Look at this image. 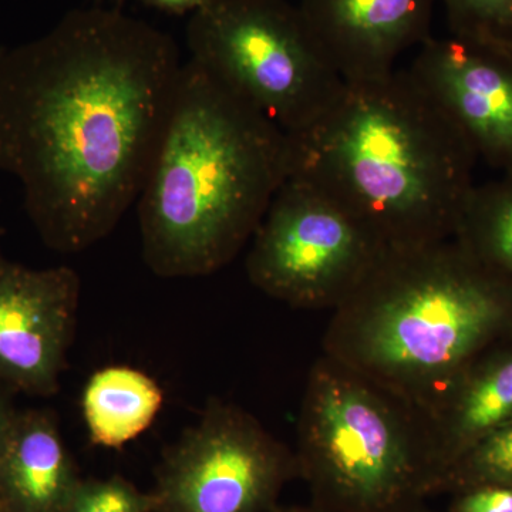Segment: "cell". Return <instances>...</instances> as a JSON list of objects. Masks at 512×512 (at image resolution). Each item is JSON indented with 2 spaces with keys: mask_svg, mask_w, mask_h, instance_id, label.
<instances>
[{
  "mask_svg": "<svg viewBox=\"0 0 512 512\" xmlns=\"http://www.w3.org/2000/svg\"><path fill=\"white\" fill-rule=\"evenodd\" d=\"M419 512H421V511H419Z\"/></svg>",
  "mask_w": 512,
  "mask_h": 512,
  "instance_id": "25",
  "label": "cell"
},
{
  "mask_svg": "<svg viewBox=\"0 0 512 512\" xmlns=\"http://www.w3.org/2000/svg\"><path fill=\"white\" fill-rule=\"evenodd\" d=\"M454 238L485 264L512 278V171L474 185Z\"/></svg>",
  "mask_w": 512,
  "mask_h": 512,
  "instance_id": "15",
  "label": "cell"
},
{
  "mask_svg": "<svg viewBox=\"0 0 512 512\" xmlns=\"http://www.w3.org/2000/svg\"><path fill=\"white\" fill-rule=\"evenodd\" d=\"M389 251L357 215L303 181L286 178L252 237L251 284L296 309H335Z\"/></svg>",
  "mask_w": 512,
  "mask_h": 512,
  "instance_id": "7",
  "label": "cell"
},
{
  "mask_svg": "<svg viewBox=\"0 0 512 512\" xmlns=\"http://www.w3.org/2000/svg\"><path fill=\"white\" fill-rule=\"evenodd\" d=\"M79 485L53 413L19 410L0 453L6 512H62Z\"/></svg>",
  "mask_w": 512,
  "mask_h": 512,
  "instance_id": "13",
  "label": "cell"
},
{
  "mask_svg": "<svg viewBox=\"0 0 512 512\" xmlns=\"http://www.w3.org/2000/svg\"><path fill=\"white\" fill-rule=\"evenodd\" d=\"M288 175V134L188 59L137 198L144 262L165 279L220 271Z\"/></svg>",
  "mask_w": 512,
  "mask_h": 512,
  "instance_id": "3",
  "label": "cell"
},
{
  "mask_svg": "<svg viewBox=\"0 0 512 512\" xmlns=\"http://www.w3.org/2000/svg\"><path fill=\"white\" fill-rule=\"evenodd\" d=\"M80 289V276L70 266L33 269L0 259V382L13 392H59Z\"/></svg>",
  "mask_w": 512,
  "mask_h": 512,
  "instance_id": "9",
  "label": "cell"
},
{
  "mask_svg": "<svg viewBox=\"0 0 512 512\" xmlns=\"http://www.w3.org/2000/svg\"><path fill=\"white\" fill-rule=\"evenodd\" d=\"M448 512H512V488L480 485L453 494Z\"/></svg>",
  "mask_w": 512,
  "mask_h": 512,
  "instance_id": "19",
  "label": "cell"
},
{
  "mask_svg": "<svg viewBox=\"0 0 512 512\" xmlns=\"http://www.w3.org/2000/svg\"><path fill=\"white\" fill-rule=\"evenodd\" d=\"M480 485L512 488V421L494 431L444 471L436 494H456Z\"/></svg>",
  "mask_w": 512,
  "mask_h": 512,
  "instance_id": "16",
  "label": "cell"
},
{
  "mask_svg": "<svg viewBox=\"0 0 512 512\" xmlns=\"http://www.w3.org/2000/svg\"><path fill=\"white\" fill-rule=\"evenodd\" d=\"M2 237H3V229H0V242H2ZM3 258V255H2V251H0V259Z\"/></svg>",
  "mask_w": 512,
  "mask_h": 512,
  "instance_id": "23",
  "label": "cell"
},
{
  "mask_svg": "<svg viewBox=\"0 0 512 512\" xmlns=\"http://www.w3.org/2000/svg\"><path fill=\"white\" fill-rule=\"evenodd\" d=\"M512 53V52H511Z\"/></svg>",
  "mask_w": 512,
  "mask_h": 512,
  "instance_id": "26",
  "label": "cell"
},
{
  "mask_svg": "<svg viewBox=\"0 0 512 512\" xmlns=\"http://www.w3.org/2000/svg\"><path fill=\"white\" fill-rule=\"evenodd\" d=\"M2 49H3V46H2V47H0V53H2Z\"/></svg>",
  "mask_w": 512,
  "mask_h": 512,
  "instance_id": "24",
  "label": "cell"
},
{
  "mask_svg": "<svg viewBox=\"0 0 512 512\" xmlns=\"http://www.w3.org/2000/svg\"><path fill=\"white\" fill-rule=\"evenodd\" d=\"M512 421V338L477 359L429 419L437 484L458 457ZM436 494V490H434Z\"/></svg>",
  "mask_w": 512,
  "mask_h": 512,
  "instance_id": "12",
  "label": "cell"
},
{
  "mask_svg": "<svg viewBox=\"0 0 512 512\" xmlns=\"http://www.w3.org/2000/svg\"><path fill=\"white\" fill-rule=\"evenodd\" d=\"M295 458L323 512H419L436 490L429 420L325 355L308 375Z\"/></svg>",
  "mask_w": 512,
  "mask_h": 512,
  "instance_id": "5",
  "label": "cell"
},
{
  "mask_svg": "<svg viewBox=\"0 0 512 512\" xmlns=\"http://www.w3.org/2000/svg\"><path fill=\"white\" fill-rule=\"evenodd\" d=\"M511 338V276L450 238L389 249L333 309L323 355L429 420L468 367Z\"/></svg>",
  "mask_w": 512,
  "mask_h": 512,
  "instance_id": "4",
  "label": "cell"
},
{
  "mask_svg": "<svg viewBox=\"0 0 512 512\" xmlns=\"http://www.w3.org/2000/svg\"><path fill=\"white\" fill-rule=\"evenodd\" d=\"M288 140V178L345 205L389 249L454 238L476 185V154L407 70L345 83Z\"/></svg>",
  "mask_w": 512,
  "mask_h": 512,
  "instance_id": "2",
  "label": "cell"
},
{
  "mask_svg": "<svg viewBox=\"0 0 512 512\" xmlns=\"http://www.w3.org/2000/svg\"><path fill=\"white\" fill-rule=\"evenodd\" d=\"M275 512H323L319 508L313 507H289V508H276Z\"/></svg>",
  "mask_w": 512,
  "mask_h": 512,
  "instance_id": "22",
  "label": "cell"
},
{
  "mask_svg": "<svg viewBox=\"0 0 512 512\" xmlns=\"http://www.w3.org/2000/svg\"><path fill=\"white\" fill-rule=\"evenodd\" d=\"M190 59L286 134L338 99L342 77L288 0H208L187 26Z\"/></svg>",
  "mask_w": 512,
  "mask_h": 512,
  "instance_id": "6",
  "label": "cell"
},
{
  "mask_svg": "<svg viewBox=\"0 0 512 512\" xmlns=\"http://www.w3.org/2000/svg\"><path fill=\"white\" fill-rule=\"evenodd\" d=\"M451 35L512 52V0H441Z\"/></svg>",
  "mask_w": 512,
  "mask_h": 512,
  "instance_id": "17",
  "label": "cell"
},
{
  "mask_svg": "<svg viewBox=\"0 0 512 512\" xmlns=\"http://www.w3.org/2000/svg\"><path fill=\"white\" fill-rule=\"evenodd\" d=\"M183 64L173 37L120 9H73L3 47L0 171L46 247H93L136 204Z\"/></svg>",
  "mask_w": 512,
  "mask_h": 512,
  "instance_id": "1",
  "label": "cell"
},
{
  "mask_svg": "<svg viewBox=\"0 0 512 512\" xmlns=\"http://www.w3.org/2000/svg\"><path fill=\"white\" fill-rule=\"evenodd\" d=\"M298 473L295 454L247 410L212 400L165 458L158 508L264 512Z\"/></svg>",
  "mask_w": 512,
  "mask_h": 512,
  "instance_id": "8",
  "label": "cell"
},
{
  "mask_svg": "<svg viewBox=\"0 0 512 512\" xmlns=\"http://www.w3.org/2000/svg\"><path fill=\"white\" fill-rule=\"evenodd\" d=\"M164 394L153 377L130 366H109L84 387L83 417L93 444L120 448L154 423Z\"/></svg>",
  "mask_w": 512,
  "mask_h": 512,
  "instance_id": "14",
  "label": "cell"
},
{
  "mask_svg": "<svg viewBox=\"0 0 512 512\" xmlns=\"http://www.w3.org/2000/svg\"><path fill=\"white\" fill-rule=\"evenodd\" d=\"M436 0H301L306 28L345 83L394 72L402 53L431 37Z\"/></svg>",
  "mask_w": 512,
  "mask_h": 512,
  "instance_id": "11",
  "label": "cell"
},
{
  "mask_svg": "<svg viewBox=\"0 0 512 512\" xmlns=\"http://www.w3.org/2000/svg\"><path fill=\"white\" fill-rule=\"evenodd\" d=\"M157 507V497L138 493L120 478H110L79 483L62 512H150Z\"/></svg>",
  "mask_w": 512,
  "mask_h": 512,
  "instance_id": "18",
  "label": "cell"
},
{
  "mask_svg": "<svg viewBox=\"0 0 512 512\" xmlns=\"http://www.w3.org/2000/svg\"><path fill=\"white\" fill-rule=\"evenodd\" d=\"M470 144L477 160L512 171V53L450 35L430 37L407 69Z\"/></svg>",
  "mask_w": 512,
  "mask_h": 512,
  "instance_id": "10",
  "label": "cell"
},
{
  "mask_svg": "<svg viewBox=\"0 0 512 512\" xmlns=\"http://www.w3.org/2000/svg\"><path fill=\"white\" fill-rule=\"evenodd\" d=\"M13 394L15 392L12 389H9L6 384L0 382V453H2L10 429H12L16 416L19 413L15 402H13Z\"/></svg>",
  "mask_w": 512,
  "mask_h": 512,
  "instance_id": "20",
  "label": "cell"
},
{
  "mask_svg": "<svg viewBox=\"0 0 512 512\" xmlns=\"http://www.w3.org/2000/svg\"><path fill=\"white\" fill-rule=\"evenodd\" d=\"M144 5L150 6L161 12L173 13V15H185L195 13L201 9L208 0H141Z\"/></svg>",
  "mask_w": 512,
  "mask_h": 512,
  "instance_id": "21",
  "label": "cell"
}]
</instances>
